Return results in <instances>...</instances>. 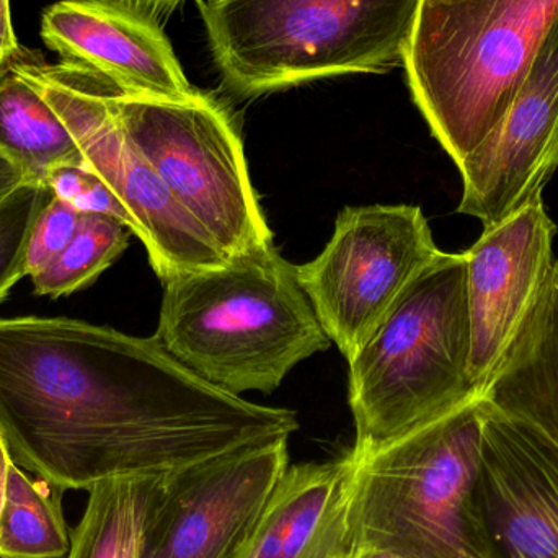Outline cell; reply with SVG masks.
Masks as SVG:
<instances>
[{
    "mask_svg": "<svg viewBox=\"0 0 558 558\" xmlns=\"http://www.w3.org/2000/svg\"><path fill=\"white\" fill-rule=\"evenodd\" d=\"M0 150L22 169L26 182L48 185L58 167H85L68 124L13 65L0 77Z\"/></svg>",
    "mask_w": 558,
    "mask_h": 558,
    "instance_id": "obj_17",
    "label": "cell"
},
{
    "mask_svg": "<svg viewBox=\"0 0 558 558\" xmlns=\"http://www.w3.org/2000/svg\"><path fill=\"white\" fill-rule=\"evenodd\" d=\"M87 167L61 166L49 173L48 185L52 195L65 203H72L92 177Z\"/></svg>",
    "mask_w": 558,
    "mask_h": 558,
    "instance_id": "obj_23",
    "label": "cell"
},
{
    "mask_svg": "<svg viewBox=\"0 0 558 558\" xmlns=\"http://www.w3.org/2000/svg\"><path fill=\"white\" fill-rule=\"evenodd\" d=\"M484 400L354 459V546L402 558H501L481 490ZM350 454V452H348Z\"/></svg>",
    "mask_w": 558,
    "mask_h": 558,
    "instance_id": "obj_3",
    "label": "cell"
},
{
    "mask_svg": "<svg viewBox=\"0 0 558 558\" xmlns=\"http://www.w3.org/2000/svg\"><path fill=\"white\" fill-rule=\"evenodd\" d=\"M351 474L350 454L286 469L239 558H351Z\"/></svg>",
    "mask_w": 558,
    "mask_h": 558,
    "instance_id": "obj_15",
    "label": "cell"
},
{
    "mask_svg": "<svg viewBox=\"0 0 558 558\" xmlns=\"http://www.w3.org/2000/svg\"><path fill=\"white\" fill-rule=\"evenodd\" d=\"M458 213L494 228L543 196L558 169V16L500 123L458 167Z\"/></svg>",
    "mask_w": 558,
    "mask_h": 558,
    "instance_id": "obj_11",
    "label": "cell"
},
{
    "mask_svg": "<svg viewBox=\"0 0 558 558\" xmlns=\"http://www.w3.org/2000/svg\"><path fill=\"white\" fill-rule=\"evenodd\" d=\"M288 468V438H281L162 475L141 558L241 557Z\"/></svg>",
    "mask_w": 558,
    "mask_h": 558,
    "instance_id": "obj_10",
    "label": "cell"
},
{
    "mask_svg": "<svg viewBox=\"0 0 558 558\" xmlns=\"http://www.w3.org/2000/svg\"><path fill=\"white\" fill-rule=\"evenodd\" d=\"M108 104L131 143L226 258L274 245L231 114L196 92L185 100L133 94L108 78Z\"/></svg>",
    "mask_w": 558,
    "mask_h": 558,
    "instance_id": "obj_7",
    "label": "cell"
},
{
    "mask_svg": "<svg viewBox=\"0 0 558 558\" xmlns=\"http://www.w3.org/2000/svg\"><path fill=\"white\" fill-rule=\"evenodd\" d=\"M298 428L292 410L211 386L156 337L0 318V435L16 465L64 492L170 474Z\"/></svg>",
    "mask_w": 558,
    "mask_h": 558,
    "instance_id": "obj_1",
    "label": "cell"
},
{
    "mask_svg": "<svg viewBox=\"0 0 558 558\" xmlns=\"http://www.w3.org/2000/svg\"><path fill=\"white\" fill-rule=\"evenodd\" d=\"M557 16L558 0H423L403 68L456 167L500 123Z\"/></svg>",
    "mask_w": 558,
    "mask_h": 558,
    "instance_id": "obj_6",
    "label": "cell"
},
{
    "mask_svg": "<svg viewBox=\"0 0 558 558\" xmlns=\"http://www.w3.org/2000/svg\"><path fill=\"white\" fill-rule=\"evenodd\" d=\"M13 69L33 85L74 134L85 167L100 177L136 222L157 277L219 267L228 258L170 195L146 157L131 143L108 104V77L59 62L46 64L23 49Z\"/></svg>",
    "mask_w": 558,
    "mask_h": 558,
    "instance_id": "obj_8",
    "label": "cell"
},
{
    "mask_svg": "<svg viewBox=\"0 0 558 558\" xmlns=\"http://www.w3.org/2000/svg\"><path fill=\"white\" fill-rule=\"evenodd\" d=\"M22 51L13 32L10 0H0V64H10Z\"/></svg>",
    "mask_w": 558,
    "mask_h": 558,
    "instance_id": "obj_25",
    "label": "cell"
},
{
    "mask_svg": "<svg viewBox=\"0 0 558 558\" xmlns=\"http://www.w3.org/2000/svg\"><path fill=\"white\" fill-rule=\"evenodd\" d=\"M131 234L123 222L110 216L82 215L71 244L32 278L36 294L61 298L81 291L126 251Z\"/></svg>",
    "mask_w": 558,
    "mask_h": 558,
    "instance_id": "obj_20",
    "label": "cell"
},
{
    "mask_svg": "<svg viewBox=\"0 0 558 558\" xmlns=\"http://www.w3.org/2000/svg\"><path fill=\"white\" fill-rule=\"evenodd\" d=\"M556 222L543 196L465 251L471 379L478 393L504 360L553 274Z\"/></svg>",
    "mask_w": 558,
    "mask_h": 558,
    "instance_id": "obj_12",
    "label": "cell"
},
{
    "mask_svg": "<svg viewBox=\"0 0 558 558\" xmlns=\"http://www.w3.org/2000/svg\"><path fill=\"white\" fill-rule=\"evenodd\" d=\"M162 475L101 482L88 490L68 558H141L144 527Z\"/></svg>",
    "mask_w": 558,
    "mask_h": 558,
    "instance_id": "obj_18",
    "label": "cell"
},
{
    "mask_svg": "<svg viewBox=\"0 0 558 558\" xmlns=\"http://www.w3.org/2000/svg\"><path fill=\"white\" fill-rule=\"evenodd\" d=\"M52 198V190L46 183L25 182L0 199V302L26 277L33 228Z\"/></svg>",
    "mask_w": 558,
    "mask_h": 558,
    "instance_id": "obj_21",
    "label": "cell"
},
{
    "mask_svg": "<svg viewBox=\"0 0 558 558\" xmlns=\"http://www.w3.org/2000/svg\"><path fill=\"white\" fill-rule=\"evenodd\" d=\"M442 252L420 206H350L327 247L295 267L328 340L347 361Z\"/></svg>",
    "mask_w": 558,
    "mask_h": 558,
    "instance_id": "obj_9",
    "label": "cell"
},
{
    "mask_svg": "<svg viewBox=\"0 0 558 558\" xmlns=\"http://www.w3.org/2000/svg\"><path fill=\"white\" fill-rule=\"evenodd\" d=\"M481 397L533 433L558 464V262Z\"/></svg>",
    "mask_w": 558,
    "mask_h": 558,
    "instance_id": "obj_16",
    "label": "cell"
},
{
    "mask_svg": "<svg viewBox=\"0 0 558 558\" xmlns=\"http://www.w3.org/2000/svg\"><path fill=\"white\" fill-rule=\"evenodd\" d=\"M10 65H12V62H10V64H0V77L9 71Z\"/></svg>",
    "mask_w": 558,
    "mask_h": 558,
    "instance_id": "obj_29",
    "label": "cell"
},
{
    "mask_svg": "<svg viewBox=\"0 0 558 558\" xmlns=\"http://www.w3.org/2000/svg\"><path fill=\"white\" fill-rule=\"evenodd\" d=\"M105 2L160 26L185 0H105Z\"/></svg>",
    "mask_w": 558,
    "mask_h": 558,
    "instance_id": "obj_24",
    "label": "cell"
},
{
    "mask_svg": "<svg viewBox=\"0 0 558 558\" xmlns=\"http://www.w3.org/2000/svg\"><path fill=\"white\" fill-rule=\"evenodd\" d=\"M423 0H205L213 58L232 94L403 65Z\"/></svg>",
    "mask_w": 558,
    "mask_h": 558,
    "instance_id": "obj_5",
    "label": "cell"
},
{
    "mask_svg": "<svg viewBox=\"0 0 558 558\" xmlns=\"http://www.w3.org/2000/svg\"><path fill=\"white\" fill-rule=\"evenodd\" d=\"M82 213L71 203L52 198L36 219L26 252V277L41 274L71 244L81 225Z\"/></svg>",
    "mask_w": 558,
    "mask_h": 558,
    "instance_id": "obj_22",
    "label": "cell"
},
{
    "mask_svg": "<svg viewBox=\"0 0 558 558\" xmlns=\"http://www.w3.org/2000/svg\"><path fill=\"white\" fill-rule=\"evenodd\" d=\"M9 449L0 435V514H2L3 501H5L7 481H9L10 465H12Z\"/></svg>",
    "mask_w": 558,
    "mask_h": 558,
    "instance_id": "obj_27",
    "label": "cell"
},
{
    "mask_svg": "<svg viewBox=\"0 0 558 558\" xmlns=\"http://www.w3.org/2000/svg\"><path fill=\"white\" fill-rule=\"evenodd\" d=\"M154 337L199 379L234 396L274 392L331 343L295 265L275 245L163 281Z\"/></svg>",
    "mask_w": 558,
    "mask_h": 558,
    "instance_id": "obj_2",
    "label": "cell"
},
{
    "mask_svg": "<svg viewBox=\"0 0 558 558\" xmlns=\"http://www.w3.org/2000/svg\"><path fill=\"white\" fill-rule=\"evenodd\" d=\"M65 492L12 462L0 514V558H68Z\"/></svg>",
    "mask_w": 558,
    "mask_h": 558,
    "instance_id": "obj_19",
    "label": "cell"
},
{
    "mask_svg": "<svg viewBox=\"0 0 558 558\" xmlns=\"http://www.w3.org/2000/svg\"><path fill=\"white\" fill-rule=\"evenodd\" d=\"M351 558H402L386 553V550L374 549V547H356Z\"/></svg>",
    "mask_w": 558,
    "mask_h": 558,
    "instance_id": "obj_28",
    "label": "cell"
},
{
    "mask_svg": "<svg viewBox=\"0 0 558 558\" xmlns=\"http://www.w3.org/2000/svg\"><path fill=\"white\" fill-rule=\"evenodd\" d=\"M481 490L501 558H558L557 461L485 400Z\"/></svg>",
    "mask_w": 558,
    "mask_h": 558,
    "instance_id": "obj_13",
    "label": "cell"
},
{
    "mask_svg": "<svg viewBox=\"0 0 558 558\" xmlns=\"http://www.w3.org/2000/svg\"><path fill=\"white\" fill-rule=\"evenodd\" d=\"M41 38L62 62L90 69L133 94H196L159 25L105 0H62L41 16Z\"/></svg>",
    "mask_w": 558,
    "mask_h": 558,
    "instance_id": "obj_14",
    "label": "cell"
},
{
    "mask_svg": "<svg viewBox=\"0 0 558 558\" xmlns=\"http://www.w3.org/2000/svg\"><path fill=\"white\" fill-rule=\"evenodd\" d=\"M25 182L22 169L0 150V199L5 198L16 186Z\"/></svg>",
    "mask_w": 558,
    "mask_h": 558,
    "instance_id": "obj_26",
    "label": "cell"
},
{
    "mask_svg": "<svg viewBox=\"0 0 558 558\" xmlns=\"http://www.w3.org/2000/svg\"><path fill=\"white\" fill-rule=\"evenodd\" d=\"M348 364L354 459L481 397L471 379L464 252H442Z\"/></svg>",
    "mask_w": 558,
    "mask_h": 558,
    "instance_id": "obj_4",
    "label": "cell"
}]
</instances>
